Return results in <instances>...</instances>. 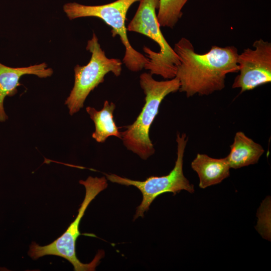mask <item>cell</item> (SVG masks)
I'll return each instance as SVG.
<instances>
[{"label":"cell","instance_id":"1","mask_svg":"<svg viewBox=\"0 0 271 271\" xmlns=\"http://www.w3.org/2000/svg\"><path fill=\"white\" fill-rule=\"evenodd\" d=\"M173 49L180 61L175 75L180 83L179 90L187 97L220 91L225 86L226 75L238 72L239 54L234 46H212L207 53L198 54L189 40L182 38Z\"/></svg>","mask_w":271,"mask_h":271},{"label":"cell","instance_id":"2","mask_svg":"<svg viewBox=\"0 0 271 271\" xmlns=\"http://www.w3.org/2000/svg\"><path fill=\"white\" fill-rule=\"evenodd\" d=\"M140 84L146 95L145 105L136 120L127 126L121 134L123 144L128 150L147 160L155 152L149 137L151 126L163 100L169 94L179 90L180 83L176 77L157 81L151 74L144 72L140 76Z\"/></svg>","mask_w":271,"mask_h":271},{"label":"cell","instance_id":"3","mask_svg":"<svg viewBox=\"0 0 271 271\" xmlns=\"http://www.w3.org/2000/svg\"><path fill=\"white\" fill-rule=\"evenodd\" d=\"M79 183L85 189L84 200L78 209L77 215L64 233L51 243L41 246L35 242L30 245L28 255L33 259H37L47 255H54L67 259L73 266L75 271H92L99 263L104 255L102 250H99L94 259L88 263L81 262L76 254V242L81 234L79 224L85 211L90 202L101 191L108 186L105 177H88L85 180H80Z\"/></svg>","mask_w":271,"mask_h":271},{"label":"cell","instance_id":"4","mask_svg":"<svg viewBox=\"0 0 271 271\" xmlns=\"http://www.w3.org/2000/svg\"><path fill=\"white\" fill-rule=\"evenodd\" d=\"M159 6V0H140L137 11L126 29L128 31L144 35L158 44L159 52L144 46V52L148 59L144 68L149 70L152 75L171 79L175 77L177 67L180 61L161 31L156 13Z\"/></svg>","mask_w":271,"mask_h":271},{"label":"cell","instance_id":"5","mask_svg":"<svg viewBox=\"0 0 271 271\" xmlns=\"http://www.w3.org/2000/svg\"><path fill=\"white\" fill-rule=\"evenodd\" d=\"M140 0H116L102 5L86 6L77 3H68L63 10L70 20L87 17H96L103 20L111 28L113 37L118 35L125 48L123 62L130 71L142 70L148 61V58L135 50L130 45L127 36L125 21L129 8Z\"/></svg>","mask_w":271,"mask_h":271},{"label":"cell","instance_id":"6","mask_svg":"<svg viewBox=\"0 0 271 271\" xmlns=\"http://www.w3.org/2000/svg\"><path fill=\"white\" fill-rule=\"evenodd\" d=\"M86 49L91 54V58L87 65H77L74 67V86L65 102L70 115L83 107L90 92L104 82L106 74L112 72L115 76H119L121 72V61L106 56L95 33L87 41Z\"/></svg>","mask_w":271,"mask_h":271},{"label":"cell","instance_id":"7","mask_svg":"<svg viewBox=\"0 0 271 271\" xmlns=\"http://www.w3.org/2000/svg\"><path fill=\"white\" fill-rule=\"evenodd\" d=\"M185 133H178L177 159L173 170L166 176H150L144 181L131 180L114 174H105L109 181L125 186H133L142 193L143 199L137 207L133 220L139 217H143L144 213L149 209L153 201L159 195L168 192L176 194L182 190L190 193L194 192V186L185 177L183 171V157L187 143Z\"/></svg>","mask_w":271,"mask_h":271},{"label":"cell","instance_id":"8","mask_svg":"<svg viewBox=\"0 0 271 271\" xmlns=\"http://www.w3.org/2000/svg\"><path fill=\"white\" fill-rule=\"evenodd\" d=\"M253 47L254 49L247 48L238 55L239 74L232 87L240 88L241 93L271 81V43L259 39Z\"/></svg>","mask_w":271,"mask_h":271},{"label":"cell","instance_id":"9","mask_svg":"<svg viewBox=\"0 0 271 271\" xmlns=\"http://www.w3.org/2000/svg\"><path fill=\"white\" fill-rule=\"evenodd\" d=\"M53 73V69L47 68V64L45 62L18 68L8 67L0 63V121L4 122L8 119L4 101L6 97L12 96L17 93L21 76L32 74L39 78H46L51 76Z\"/></svg>","mask_w":271,"mask_h":271},{"label":"cell","instance_id":"10","mask_svg":"<svg viewBox=\"0 0 271 271\" xmlns=\"http://www.w3.org/2000/svg\"><path fill=\"white\" fill-rule=\"evenodd\" d=\"M191 167L198 175L199 186L202 189L218 184L230 175V168L225 158L216 159L198 154Z\"/></svg>","mask_w":271,"mask_h":271},{"label":"cell","instance_id":"11","mask_svg":"<svg viewBox=\"0 0 271 271\" xmlns=\"http://www.w3.org/2000/svg\"><path fill=\"white\" fill-rule=\"evenodd\" d=\"M264 150L242 131L236 132L230 152L225 159L230 167L239 169L257 163Z\"/></svg>","mask_w":271,"mask_h":271},{"label":"cell","instance_id":"12","mask_svg":"<svg viewBox=\"0 0 271 271\" xmlns=\"http://www.w3.org/2000/svg\"><path fill=\"white\" fill-rule=\"evenodd\" d=\"M115 108V104L108 100L104 101L103 108L100 110L90 106L86 108L95 125V130L92 137L97 142L104 143L110 136L121 139V132L119 131L113 120V113Z\"/></svg>","mask_w":271,"mask_h":271},{"label":"cell","instance_id":"13","mask_svg":"<svg viewBox=\"0 0 271 271\" xmlns=\"http://www.w3.org/2000/svg\"><path fill=\"white\" fill-rule=\"evenodd\" d=\"M188 0H159L158 21L160 27L173 28L181 18L182 10Z\"/></svg>","mask_w":271,"mask_h":271}]
</instances>
